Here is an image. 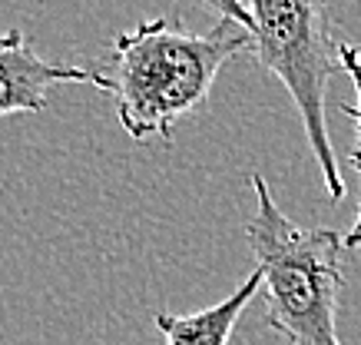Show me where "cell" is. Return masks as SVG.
<instances>
[{"instance_id":"6","label":"cell","mask_w":361,"mask_h":345,"mask_svg":"<svg viewBox=\"0 0 361 345\" xmlns=\"http://www.w3.org/2000/svg\"><path fill=\"white\" fill-rule=\"evenodd\" d=\"M338 67L348 73L351 87H355V93H358V103H345L341 113H348L351 120H355L358 143H355V150H351V159H355V167H358V173H361V47L341 44L338 47ZM341 243H345V249H351V253H358L361 249V202H358V216H355V223L341 233Z\"/></svg>"},{"instance_id":"2","label":"cell","mask_w":361,"mask_h":345,"mask_svg":"<svg viewBox=\"0 0 361 345\" xmlns=\"http://www.w3.org/2000/svg\"><path fill=\"white\" fill-rule=\"evenodd\" d=\"M249 183L255 212L245 223V243L262 272L265 325L288 345H345L335 332L345 289L341 233L325 226L302 229L279 210L262 173H252Z\"/></svg>"},{"instance_id":"5","label":"cell","mask_w":361,"mask_h":345,"mask_svg":"<svg viewBox=\"0 0 361 345\" xmlns=\"http://www.w3.org/2000/svg\"><path fill=\"white\" fill-rule=\"evenodd\" d=\"M255 292H262V272L252 269L242 279V286L229 292L222 302L209 305V309L189 312V315H169V312H156L153 322L163 332L166 345H229L235 325H239L242 312L255 299Z\"/></svg>"},{"instance_id":"4","label":"cell","mask_w":361,"mask_h":345,"mask_svg":"<svg viewBox=\"0 0 361 345\" xmlns=\"http://www.w3.org/2000/svg\"><path fill=\"white\" fill-rule=\"evenodd\" d=\"M63 83H93L110 93V80L103 73L47 60L17 27L0 34V116L44 113L50 103V90Z\"/></svg>"},{"instance_id":"3","label":"cell","mask_w":361,"mask_h":345,"mask_svg":"<svg viewBox=\"0 0 361 345\" xmlns=\"http://www.w3.org/2000/svg\"><path fill=\"white\" fill-rule=\"evenodd\" d=\"M252 54L295 100L298 120L312 146L331 202L345 200V179L329 133V80L338 67L331 44L329 0H249Z\"/></svg>"},{"instance_id":"7","label":"cell","mask_w":361,"mask_h":345,"mask_svg":"<svg viewBox=\"0 0 361 345\" xmlns=\"http://www.w3.org/2000/svg\"><path fill=\"white\" fill-rule=\"evenodd\" d=\"M209 11H216L222 17V20L235 23V27H242V30H249L252 34V13H249V4L245 0H202Z\"/></svg>"},{"instance_id":"1","label":"cell","mask_w":361,"mask_h":345,"mask_svg":"<svg viewBox=\"0 0 361 345\" xmlns=\"http://www.w3.org/2000/svg\"><path fill=\"white\" fill-rule=\"evenodd\" d=\"M245 47L252 34L229 20L196 34L159 17L116 34L106 80L123 133L136 143L173 140L176 123L206 107L219 70Z\"/></svg>"}]
</instances>
